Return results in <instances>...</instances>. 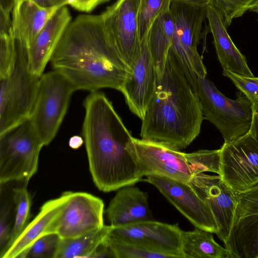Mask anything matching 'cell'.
Wrapping results in <instances>:
<instances>
[{
    "label": "cell",
    "instance_id": "1",
    "mask_svg": "<svg viewBox=\"0 0 258 258\" xmlns=\"http://www.w3.org/2000/svg\"><path fill=\"white\" fill-rule=\"evenodd\" d=\"M82 134L94 183L103 192L133 185L143 177L133 137L104 93L91 92L83 102Z\"/></svg>",
    "mask_w": 258,
    "mask_h": 258
},
{
    "label": "cell",
    "instance_id": "2",
    "mask_svg": "<svg viewBox=\"0 0 258 258\" xmlns=\"http://www.w3.org/2000/svg\"><path fill=\"white\" fill-rule=\"evenodd\" d=\"M76 91L119 90L130 70L108 41L100 15L82 14L72 20L50 60Z\"/></svg>",
    "mask_w": 258,
    "mask_h": 258
},
{
    "label": "cell",
    "instance_id": "3",
    "mask_svg": "<svg viewBox=\"0 0 258 258\" xmlns=\"http://www.w3.org/2000/svg\"><path fill=\"white\" fill-rule=\"evenodd\" d=\"M203 119L198 88L169 51L154 97L141 120V138L180 150L199 135Z\"/></svg>",
    "mask_w": 258,
    "mask_h": 258
},
{
    "label": "cell",
    "instance_id": "4",
    "mask_svg": "<svg viewBox=\"0 0 258 258\" xmlns=\"http://www.w3.org/2000/svg\"><path fill=\"white\" fill-rule=\"evenodd\" d=\"M208 5V1L173 0L170 8L174 21V31L169 51L197 88L198 78L207 75L198 45L201 38L203 24L207 18Z\"/></svg>",
    "mask_w": 258,
    "mask_h": 258
},
{
    "label": "cell",
    "instance_id": "5",
    "mask_svg": "<svg viewBox=\"0 0 258 258\" xmlns=\"http://www.w3.org/2000/svg\"><path fill=\"white\" fill-rule=\"evenodd\" d=\"M15 47V63L0 79V135L29 118L40 78L29 69L28 51Z\"/></svg>",
    "mask_w": 258,
    "mask_h": 258
},
{
    "label": "cell",
    "instance_id": "6",
    "mask_svg": "<svg viewBox=\"0 0 258 258\" xmlns=\"http://www.w3.org/2000/svg\"><path fill=\"white\" fill-rule=\"evenodd\" d=\"M198 92L204 117L220 132L224 143L249 133L252 103L242 92L232 100L223 95L207 77L198 80Z\"/></svg>",
    "mask_w": 258,
    "mask_h": 258
},
{
    "label": "cell",
    "instance_id": "7",
    "mask_svg": "<svg viewBox=\"0 0 258 258\" xmlns=\"http://www.w3.org/2000/svg\"><path fill=\"white\" fill-rule=\"evenodd\" d=\"M75 91L72 84L55 71L40 77L29 118L44 146L56 135Z\"/></svg>",
    "mask_w": 258,
    "mask_h": 258
},
{
    "label": "cell",
    "instance_id": "8",
    "mask_svg": "<svg viewBox=\"0 0 258 258\" xmlns=\"http://www.w3.org/2000/svg\"><path fill=\"white\" fill-rule=\"evenodd\" d=\"M43 143L29 118L0 135V183L29 182L36 173Z\"/></svg>",
    "mask_w": 258,
    "mask_h": 258
},
{
    "label": "cell",
    "instance_id": "9",
    "mask_svg": "<svg viewBox=\"0 0 258 258\" xmlns=\"http://www.w3.org/2000/svg\"><path fill=\"white\" fill-rule=\"evenodd\" d=\"M141 0H117L100 14L105 36L131 71L141 42L139 12Z\"/></svg>",
    "mask_w": 258,
    "mask_h": 258
},
{
    "label": "cell",
    "instance_id": "10",
    "mask_svg": "<svg viewBox=\"0 0 258 258\" xmlns=\"http://www.w3.org/2000/svg\"><path fill=\"white\" fill-rule=\"evenodd\" d=\"M220 150V176L235 192L258 183V142L249 133L224 143Z\"/></svg>",
    "mask_w": 258,
    "mask_h": 258
},
{
    "label": "cell",
    "instance_id": "11",
    "mask_svg": "<svg viewBox=\"0 0 258 258\" xmlns=\"http://www.w3.org/2000/svg\"><path fill=\"white\" fill-rule=\"evenodd\" d=\"M224 243L229 258H258V183L237 193L231 228Z\"/></svg>",
    "mask_w": 258,
    "mask_h": 258
},
{
    "label": "cell",
    "instance_id": "12",
    "mask_svg": "<svg viewBox=\"0 0 258 258\" xmlns=\"http://www.w3.org/2000/svg\"><path fill=\"white\" fill-rule=\"evenodd\" d=\"M181 230L178 224L147 220L113 227L110 235L168 258H184L181 247Z\"/></svg>",
    "mask_w": 258,
    "mask_h": 258
},
{
    "label": "cell",
    "instance_id": "13",
    "mask_svg": "<svg viewBox=\"0 0 258 258\" xmlns=\"http://www.w3.org/2000/svg\"><path fill=\"white\" fill-rule=\"evenodd\" d=\"M133 141L142 176H160L189 182L193 174L185 153L159 142L134 137Z\"/></svg>",
    "mask_w": 258,
    "mask_h": 258
},
{
    "label": "cell",
    "instance_id": "14",
    "mask_svg": "<svg viewBox=\"0 0 258 258\" xmlns=\"http://www.w3.org/2000/svg\"><path fill=\"white\" fill-rule=\"evenodd\" d=\"M104 204L84 192H72L56 221L55 233L61 239L80 237L101 228Z\"/></svg>",
    "mask_w": 258,
    "mask_h": 258
},
{
    "label": "cell",
    "instance_id": "15",
    "mask_svg": "<svg viewBox=\"0 0 258 258\" xmlns=\"http://www.w3.org/2000/svg\"><path fill=\"white\" fill-rule=\"evenodd\" d=\"M157 80L147 37L142 41L140 53L119 90L130 110L141 120L154 97Z\"/></svg>",
    "mask_w": 258,
    "mask_h": 258
},
{
    "label": "cell",
    "instance_id": "16",
    "mask_svg": "<svg viewBox=\"0 0 258 258\" xmlns=\"http://www.w3.org/2000/svg\"><path fill=\"white\" fill-rule=\"evenodd\" d=\"M147 177L144 181L154 185L194 226L217 233V226L210 209L189 183L160 176Z\"/></svg>",
    "mask_w": 258,
    "mask_h": 258
},
{
    "label": "cell",
    "instance_id": "17",
    "mask_svg": "<svg viewBox=\"0 0 258 258\" xmlns=\"http://www.w3.org/2000/svg\"><path fill=\"white\" fill-rule=\"evenodd\" d=\"M189 183L210 209L217 226L216 234L224 242L231 228L237 193L223 181L220 175L200 173L194 175Z\"/></svg>",
    "mask_w": 258,
    "mask_h": 258
},
{
    "label": "cell",
    "instance_id": "18",
    "mask_svg": "<svg viewBox=\"0 0 258 258\" xmlns=\"http://www.w3.org/2000/svg\"><path fill=\"white\" fill-rule=\"evenodd\" d=\"M72 191H65L59 197L45 202L38 215L5 253L2 258H26L33 243L41 236L55 233L56 221Z\"/></svg>",
    "mask_w": 258,
    "mask_h": 258
},
{
    "label": "cell",
    "instance_id": "19",
    "mask_svg": "<svg viewBox=\"0 0 258 258\" xmlns=\"http://www.w3.org/2000/svg\"><path fill=\"white\" fill-rule=\"evenodd\" d=\"M69 10L66 7L59 8L46 23L28 51V67L30 72L40 77L46 64L72 21Z\"/></svg>",
    "mask_w": 258,
    "mask_h": 258
},
{
    "label": "cell",
    "instance_id": "20",
    "mask_svg": "<svg viewBox=\"0 0 258 258\" xmlns=\"http://www.w3.org/2000/svg\"><path fill=\"white\" fill-rule=\"evenodd\" d=\"M59 8H43L32 0H15L11 15L15 45L28 51L37 35Z\"/></svg>",
    "mask_w": 258,
    "mask_h": 258
},
{
    "label": "cell",
    "instance_id": "21",
    "mask_svg": "<svg viewBox=\"0 0 258 258\" xmlns=\"http://www.w3.org/2000/svg\"><path fill=\"white\" fill-rule=\"evenodd\" d=\"M106 213L113 227L152 220L148 194L132 185L122 187L117 191L111 200Z\"/></svg>",
    "mask_w": 258,
    "mask_h": 258
},
{
    "label": "cell",
    "instance_id": "22",
    "mask_svg": "<svg viewBox=\"0 0 258 258\" xmlns=\"http://www.w3.org/2000/svg\"><path fill=\"white\" fill-rule=\"evenodd\" d=\"M206 17L218 59L223 69L240 75L254 77L248 67L246 58L231 39L220 15L209 4Z\"/></svg>",
    "mask_w": 258,
    "mask_h": 258
},
{
    "label": "cell",
    "instance_id": "23",
    "mask_svg": "<svg viewBox=\"0 0 258 258\" xmlns=\"http://www.w3.org/2000/svg\"><path fill=\"white\" fill-rule=\"evenodd\" d=\"M174 31V19L169 10L155 20L148 35L149 49L158 77L164 68Z\"/></svg>",
    "mask_w": 258,
    "mask_h": 258
},
{
    "label": "cell",
    "instance_id": "24",
    "mask_svg": "<svg viewBox=\"0 0 258 258\" xmlns=\"http://www.w3.org/2000/svg\"><path fill=\"white\" fill-rule=\"evenodd\" d=\"M210 232L196 227L181 233V247L184 258H229L225 247L217 243Z\"/></svg>",
    "mask_w": 258,
    "mask_h": 258
},
{
    "label": "cell",
    "instance_id": "25",
    "mask_svg": "<svg viewBox=\"0 0 258 258\" xmlns=\"http://www.w3.org/2000/svg\"><path fill=\"white\" fill-rule=\"evenodd\" d=\"M113 226L101 228L84 235L70 239H60L55 258L89 257L110 233Z\"/></svg>",
    "mask_w": 258,
    "mask_h": 258
},
{
    "label": "cell",
    "instance_id": "26",
    "mask_svg": "<svg viewBox=\"0 0 258 258\" xmlns=\"http://www.w3.org/2000/svg\"><path fill=\"white\" fill-rule=\"evenodd\" d=\"M1 184L0 257L7 250L12 235L15 217V203L13 188L10 190L6 183Z\"/></svg>",
    "mask_w": 258,
    "mask_h": 258
},
{
    "label": "cell",
    "instance_id": "27",
    "mask_svg": "<svg viewBox=\"0 0 258 258\" xmlns=\"http://www.w3.org/2000/svg\"><path fill=\"white\" fill-rule=\"evenodd\" d=\"M28 183V182H19L18 185L13 187L16 205L15 217L8 248L28 225L31 207V199L27 188Z\"/></svg>",
    "mask_w": 258,
    "mask_h": 258
},
{
    "label": "cell",
    "instance_id": "28",
    "mask_svg": "<svg viewBox=\"0 0 258 258\" xmlns=\"http://www.w3.org/2000/svg\"><path fill=\"white\" fill-rule=\"evenodd\" d=\"M171 2V0H141L139 12L141 42L148 37L155 20L170 10Z\"/></svg>",
    "mask_w": 258,
    "mask_h": 258
},
{
    "label": "cell",
    "instance_id": "29",
    "mask_svg": "<svg viewBox=\"0 0 258 258\" xmlns=\"http://www.w3.org/2000/svg\"><path fill=\"white\" fill-rule=\"evenodd\" d=\"M191 171L194 175L211 172L220 174V150H201L185 153Z\"/></svg>",
    "mask_w": 258,
    "mask_h": 258
},
{
    "label": "cell",
    "instance_id": "30",
    "mask_svg": "<svg viewBox=\"0 0 258 258\" xmlns=\"http://www.w3.org/2000/svg\"><path fill=\"white\" fill-rule=\"evenodd\" d=\"M255 0H209L211 5L220 15L226 28L233 19L242 17L248 11Z\"/></svg>",
    "mask_w": 258,
    "mask_h": 258
},
{
    "label": "cell",
    "instance_id": "31",
    "mask_svg": "<svg viewBox=\"0 0 258 258\" xmlns=\"http://www.w3.org/2000/svg\"><path fill=\"white\" fill-rule=\"evenodd\" d=\"M108 242L115 258H168L165 255L121 241L111 236L110 233Z\"/></svg>",
    "mask_w": 258,
    "mask_h": 258
},
{
    "label": "cell",
    "instance_id": "32",
    "mask_svg": "<svg viewBox=\"0 0 258 258\" xmlns=\"http://www.w3.org/2000/svg\"><path fill=\"white\" fill-rule=\"evenodd\" d=\"M60 239L56 233L41 236L33 243L26 258H55Z\"/></svg>",
    "mask_w": 258,
    "mask_h": 258
},
{
    "label": "cell",
    "instance_id": "33",
    "mask_svg": "<svg viewBox=\"0 0 258 258\" xmlns=\"http://www.w3.org/2000/svg\"><path fill=\"white\" fill-rule=\"evenodd\" d=\"M222 75L228 78L251 102L258 99V77L240 75L225 69Z\"/></svg>",
    "mask_w": 258,
    "mask_h": 258
},
{
    "label": "cell",
    "instance_id": "34",
    "mask_svg": "<svg viewBox=\"0 0 258 258\" xmlns=\"http://www.w3.org/2000/svg\"><path fill=\"white\" fill-rule=\"evenodd\" d=\"M109 0H68V5L78 11L89 13L97 6Z\"/></svg>",
    "mask_w": 258,
    "mask_h": 258
},
{
    "label": "cell",
    "instance_id": "35",
    "mask_svg": "<svg viewBox=\"0 0 258 258\" xmlns=\"http://www.w3.org/2000/svg\"><path fill=\"white\" fill-rule=\"evenodd\" d=\"M252 117L249 133L258 142V99L252 102Z\"/></svg>",
    "mask_w": 258,
    "mask_h": 258
},
{
    "label": "cell",
    "instance_id": "36",
    "mask_svg": "<svg viewBox=\"0 0 258 258\" xmlns=\"http://www.w3.org/2000/svg\"><path fill=\"white\" fill-rule=\"evenodd\" d=\"M38 5L46 8H61L68 5V0H32Z\"/></svg>",
    "mask_w": 258,
    "mask_h": 258
},
{
    "label": "cell",
    "instance_id": "37",
    "mask_svg": "<svg viewBox=\"0 0 258 258\" xmlns=\"http://www.w3.org/2000/svg\"><path fill=\"white\" fill-rule=\"evenodd\" d=\"M15 0H0V11L11 15Z\"/></svg>",
    "mask_w": 258,
    "mask_h": 258
},
{
    "label": "cell",
    "instance_id": "38",
    "mask_svg": "<svg viewBox=\"0 0 258 258\" xmlns=\"http://www.w3.org/2000/svg\"><path fill=\"white\" fill-rule=\"evenodd\" d=\"M84 139L79 136H74L72 137L69 141V146L73 149L79 148L84 143Z\"/></svg>",
    "mask_w": 258,
    "mask_h": 258
},
{
    "label": "cell",
    "instance_id": "39",
    "mask_svg": "<svg viewBox=\"0 0 258 258\" xmlns=\"http://www.w3.org/2000/svg\"><path fill=\"white\" fill-rule=\"evenodd\" d=\"M249 12H255L258 14V0H255L250 6Z\"/></svg>",
    "mask_w": 258,
    "mask_h": 258
},
{
    "label": "cell",
    "instance_id": "40",
    "mask_svg": "<svg viewBox=\"0 0 258 258\" xmlns=\"http://www.w3.org/2000/svg\"><path fill=\"white\" fill-rule=\"evenodd\" d=\"M173 1V0H171ZM176 1H208L209 0H176Z\"/></svg>",
    "mask_w": 258,
    "mask_h": 258
}]
</instances>
